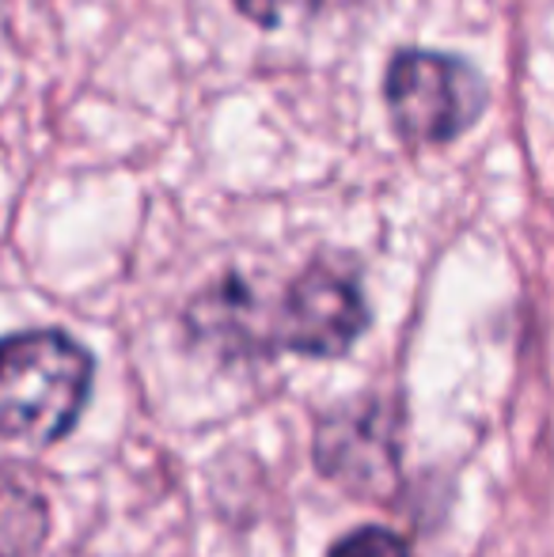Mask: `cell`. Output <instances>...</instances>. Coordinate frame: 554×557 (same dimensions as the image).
I'll return each instance as SVG.
<instances>
[{
  "mask_svg": "<svg viewBox=\"0 0 554 557\" xmlns=\"http://www.w3.org/2000/svg\"><path fill=\"white\" fill-rule=\"evenodd\" d=\"M221 326L236 360L278 352L308 360L346 357L372 326L361 262L342 250H319L278 293L232 270L221 296Z\"/></svg>",
  "mask_w": 554,
  "mask_h": 557,
  "instance_id": "1",
  "label": "cell"
},
{
  "mask_svg": "<svg viewBox=\"0 0 554 557\" xmlns=\"http://www.w3.org/2000/svg\"><path fill=\"white\" fill-rule=\"evenodd\" d=\"M96 357L58 326L0 337V436L50 447L81 425L91 403Z\"/></svg>",
  "mask_w": 554,
  "mask_h": 557,
  "instance_id": "2",
  "label": "cell"
},
{
  "mask_svg": "<svg viewBox=\"0 0 554 557\" xmlns=\"http://www.w3.org/2000/svg\"><path fill=\"white\" fill-rule=\"evenodd\" d=\"M392 129L410 152L448 148L479 125L490 107V84L459 53L399 46L380 81Z\"/></svg>",
  "mask_w": 554,
  "mask_h": 557,
  "instance_id": "3",
  "label": "cell"
},
{
  "mask_svg": "<svg viewBox=\"0 0 554 557\" xmlns=\"http://www.w3.org/2000/svg\"><path fill=\"white\" fill-rule=\"evenodd\" d=\"M316 470L349 497L384 500L403 474V406L399 398L357 395L327 406L311 444Z\"/></svg>",
  "mask_w": 554,
  "mask_h": 557,
  "instance_id": "4",
  "label": "cell"
},
{
  "mask_svg": "<svg viewBox=\"0 0 554 557\" xmlns=\"http://www.w3.org/2000/svg\"><path fill=\"white\" fill-rule=\"evenodd\" d=\"M50 528V497L35 470L0 462V557H42Z\"/></svg>",
  "mask_w": 554,
  "mask_h": 557,
  "instance_id": "5",
  "label": "cell"
},
{
  "mask_svg": "<svg viewBox=\"0 0 554 557\" xmlns=\"http://www.w3.org/2000/svg\"><path fill=\"white\" fill-rule=\"evenodd\" d=\"M327 557H410V546H407V539L395 535L392 528L365 523V528H354L349 535H342L338 543L327 550Z\"/></svg>",
  "mask_w": 554,
  "mask_h": 557,
  "instance_id": "6",
  "label": "cell"
},
{
  "mask_svg": "<svg viewBox=\"0 0 554 557\" xmlns=\"http://www.w3.org/2000/svg\"><path fill=\"white\" fill-rule=\"evenodd\" d=\"M232 8L259 30H278L288 20H311V15H319L327 8V0H232Z\"/></svg>",
  "mask_w": 554,
  "mask_h": 557,
  "instance_id": "7",
  "label": "cell"
}]
</instances>
